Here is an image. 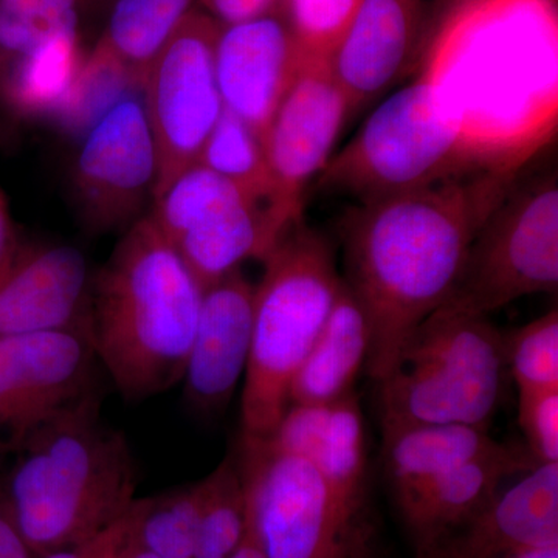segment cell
Instances as JSON below:
<instances>
[{
	"label": "cell",
	"instance_id": "12",
	"mask_svg": "<svg viewBox=\"0 0 558 558\" xmlns=\"http://www.w3.org/2000/svg\"><path fill=\"white\" fill-rule=\"evenodd\" d=\"M95 362L83 330L0 337V458L94 395Z\"/></svg>",
	"mask_w": 558,
	"mask_h": 558
},
{
	"label": "cell",
	"instance_id": "1",
	"mask_svg": "<svg viewBox=\"0 0 558 558\" xmlns=\"http://www.w3.org/2000/svg\"><path fill=\"white\" fill-rule=\"evenodd\" d=\"M517 182L495 168L362 202L343 220V281L366 312V373L387 379L418 326L444 306L470 244Z\"/></svg>",
	"mask_w": 558,
	"mask_h": 558
},
{
	"label": "cell",
	"instance_id": "32",
	"mask_svg": "<svg viewBox=\"0 0 558 558\" xmlns=\"http://www.w3.org/2000/svg\"><path fill=\"white\" fill-rule=\"evenodd\" d=\"M519 422L537 464L558 462V389L520 392Z\"/></svg>",
	"mask_w": 558,
	"mask_h": 558
},
{
	"label": "cell",
	"instance_id": "11",
	"mask_svg": "<svg viewBox=\"0 0 558 558\" xmlns=\"http://www.w3.org/2000/svg\"><path fill=\"white\" fill-rule=\"evenodd\" d=\"M159 159L142 97L124 94L90 124L72 171L80 215L94 233L137 222L154 199Z\"/></svg>",
	"mask_w": 558,
	"mask_h": 558
},
{
	"label": "cell",
	"instance_id": "28",
	"mask_svg": "<svg viewBox=\"0 0 558 558\" xmlns=\"http://www.w3.org/2000/svg\"><path fill=\"white\" fill-rule=\"evenodd\" d=\"M81 0H0V73L50 39L80 33Z\"/></svg>",
	"mask_w": 558,
	"mask_h": 558
},
{
	"label": "cell",
	"instance_id": "15",
	"mask_svg": "<svg viewBox=\"0 0 558 558\" xmlns=\"http://www.w3.org/2000/svg\"><path fill=\"white\" fill-rule=\"evenodd\" d=\"M92 275L72 245L21 241L0 269V337L86 332Z\"/></svg>",
	"mask_w": 558,
	"mask_h": 558
},
{
	"label": "cell",
	"instance_id": "25",
	"mask_svg": "<svg viewBox=\"0 0 558 558\" xmlns=\"http://www.w3.org/2000/svg\"><path fill=\"white\" fill-rule=\"evenodd\" d=\"M202 484H185L148 498H134L121 523L130 537L159 558H193Z\"/></svg>",
	"mask_w": 558,
	"mask_h": 558
},
{
	"label": "cell",
	"instance_id": "9",
	"mask_svg": "<svg viewBox=\"0 0 558 558\" xmlns=\"http://www.w3.org/2000/svg\"><path fill=\"white\" fill-rule=\"evenodd\" d=\"M153 202L149 218L204 289L245 259H263L282 236L263 205L202 165L180 172Z\"/></svg>",
	"mask_w": 558,
	"mask_h": 558
},
{
	"label": "cell",
	"instance_id": "5",
	"mask_svg": "<svg viewBox=\"0 0 558 558\" xmlns=\"http://www.w3.org/2000/svg\"><path fill=\"white\" fill-rule=\"evenodd\" d=\"M505 167L444 106L432 80L400 87L362 124L318 178L322 189L368 202Z\"/></svg>",
	"mask_w": 558,
	"mask_h": 558
},
{
	"label": "cell",
	"instance_id": "19",
	"mask_svg": "<svg viewBox=\"0 0 558 558\" xmlns=\"http://www.w3.org/2000/svg\"><path fill=\"white\" fill-rule=\"evenodd\" d=\"M537 465L529 450L506 446L498 453L451 470L399 501L416 553L428 549L451 529L480 512L497 497L502 481L513 473L531 472Z\"/></svg>",
	"mask_w": 558,
	"mask_h": 558
},
{
	"label": "cell",
	"instance_id": "6",
	"mask_svg": "<svg viewBox=\"0 0 558 558\" xmlns=\"http://www.w3.org/2000/svg\"><path fill=\"white\" fill-rule=\"evenodd\" d=\"M505 336L487 317L438 310L379 381L384 432L416 425L488 428L501 400Z\"/></svg>",
	"mask_w": 558,
	"mask_h": 558
},
{
	"label": "cell",
	"instance_id": "22",
	"mask_svg": "<svg viewBox=\"0 0 558 558\" xmlns=\"http://www.w3.org/2000/svg\"><path fill=\"white\" fill-rule=\"evenodd\" d=\"M505 447L488 435V428L470 425H416L384 432L385 464L398 502L451 470Z\"/></svg>",
	"mask_w": 558,
	"mask_h": 558
},
{
	"label": "cell",
	"instance_id": "23",
	"mask_svg": "<svg viewBox=\"0 0 558 558\" xmlns=\"http://www.w3.org/2000/svg\"><path fill=\"white\" fill-rule=\"evenodd\" d=\"M83 62L80 33L57 36L0 73V98L20 116L58 113Z\"/></svg>",
	"mask_w": 558,
	"mask_h": 558
},
{
	"label": "cell",
	"instance_id": "18",
	"mask_svg": "<svg viewBox=\"0 0 558 558\" xmlns=\"http://www.w3.org/2000/svg\"><path fill=\"white\" fill-rule=\"evenodd\" d=\"M558 545V462L539 464L417 558H508Z\"/></svg>",
	"mask_w": 558,
	"mask_h": 558
},
{
	"label": "cell",
	"instance_id": "26",
	"mask_svg": "<svg viewBox=\"0 0 558 558\" xmlns=\"http://www.w3.org/2000/svg\"><path fill=\"white\" fill-rule=\"evenodd\" d=\"M196 163L229 180L269 213L274 182L264 138L240 117L223 109Z\"/></svg>",
	"mask_w": 558,
	"mask_h": 558
},
{
	"label": "cell",
	"instance_id": "27",
	"mask_svg": "<svg viewBox=\"0 0 558 558\" xmlns=\"http://www.w3.org/2000/svg\"><path fill=\"white\" fill-rule=\"evenodd\" d=\"M202 497L193 558H231L247 534V502L236 457L229 454L201 480Z\"/></svg>",
	"mask_w": 558,
	"mask_h": 558
},
{
	"label": "cell",
	"instance_id": "8",
	"mask_svg": "<svg viewBox=\"0 0 558 558\" xmlns=\"http://www.w3.org/2000/svg\"><path fill=\"white\" fill-rule=\"evenodd\" d=\"M248 526L267 558H365V535L307 459L241 435Z\"/></svg>",
	"mask_w": 558,
	"mask_h": 558
},
{
	"label": "cell",
	"instance_id": "34",
	"mask_svg": "<svg viewBox=\"0 0 558 558\" xmlns=\"http://www.w3.org/2000/svg\"><path fill=\"white\" fill-rule=\"evenodd\" d=\"M219 25L240 24L281 13L284 0H201Z\"/></svg>",
	"mask_w": 558,
	"mask_h": 558
},
{
	"label": "cell",
	"instance_id": "7",
	"mask_svg": "<svg viewBox=\"0 0 558 558\" xmlns=\"http://www.w3.org/2000/svg\"><path fill=\"white\" fill-rule=\"evenodd\" d=\"M558 286L556 174L513 183L470 244L449 299L439 310L487 317L512 301Z\"/></svg>",
	"mask_w": 558,
	"mask_h": 558
},
{
	"label": "cell",
	"instance_id": "17",
	"mask_svg": "<svg viewBox=\"0 0 558 558\" xmlns=\"http://www.w3.org/2000/svg\"><path fill=\"white\" fill-rule=\"evenodd\" d=\"M253 304L255 286L241 270L204 289L182 379L186 403L199 414L226 409L244 379L252 348Z\"/></svg>",
	"mask_w": 558,
	"mask_h": 558
},
{
	"label": "cell",
	"instance_id": "14",
	"mask_svg": "<svg viewBox=\"0 0 558 558\" xmlns=\"http://www.w3.org/2000/svg\"><path fill=\"white\" fill-rule=\"evenodd\" d=\"M428 35V0H362L332 53L351 116L405 78Z\"/></svg>",
	"mask_w": 558,
	"mask_h": 558
},
{
	"label": "cell",
	"instance_id": "30",
	"mask_svg": "<svg viewBox=\"0 0 558 558\" xmlns=\"http://www.w3.org/2000/svg\"><path fill=\"white\" fill-rule=\"evenodd\" d=\"M505 336L506 366L520 392L558 389V312Z\"/></svg>",
	"mask_w": 558,
	"mask_h": 558
},
{
	"label": "cell",
	"instance_id": "33",
	"mask_svg": "<svg viewBox=\"0 0 558 558\" xmlns=\"http://www.w3.org/2000/svg\"><path fill=\"white\" fill-rule=\"evenodd\" d=\"M78 546L84 558H159L130 537L121 519Z\"/></svg>",
	"mask_w": 558,
	"mask_h": 558
},
{
	"label": "cell",
	"instance_id": "16",
	"mask_svg": "<svg viewBox=\"0 0 558 558\" xmlns=\"http://www.w3.org/2000/svg\"><path fill=\"white\" fill-rule=\"evenodd\" d=\"M303 60L282 13L220 25L215 68L223 109L266 137Z\"/></svg>",
	"mask_w": 558,
	"mask_h": 558
},
{
	"label": "cell",
	"instance_id": "40",
	"mask_svg": "<svg viewBox=\"0 0 558 558\" xmlns=\"http://www.w3.org/2000/svg\"><path fill=\"white\" fill-rule=\"evenodd\" d=\"M39 558H83V554L78 546H72V548L51 550Z\"/></svg>",
	"mask_w": 558,
	"mask_h": 558
},
{
	"label": "cell",
	"instance_id": "21",
	"mask_svg": "<svg viewBox=\"0 0 558 558\" xmlns=\"http://www.w3.org/2000/svg\"><path fill=\"white\" fill-rule=\"evenodd\" d=\"M295 454L315 465L343 512L359 521L366 495V435L355 392L307 413Z\"/></svg>",
	"mask_w": 558,
	"mask_h": 558
},
{
	"label": "cell",
	"instance_id": "36",
	"mask_svg": "<svg viewBox=\"0 0 558 558\" xmlns=\"http://www.w3.org/2000/svg\"><path fill=\"white\" fill-rule=\"evenodd\" d=\"M20 244L21 238L17 236L14 220L11 218L9 201L0 189V269L9 263Z\"/></svg>",
	"mask_w": 558,
	"mask_h": 558
},
{
	"label": "cell",
	"instance_id": "13",
	"mask_svg": "<svg viewBox=\"0 0 558 558\" xmlns=\"http://www.w3.org/2000/svg\"><path fill=\"white\" fill-rule=\"evenodd\" d=\"M351 117L329 58L304 57L264 137L274 182L269 218L279 234L301 220L304 190L319 178Z\"/></svg>",
	"mask_w": 558,
	"mask_h": 558
},
{
	"label": "cell",
	"instance_id": "37",
	"mask_svg": "<svg viewBox=\"0 0 558 558\" xmlns=\"http://www.w3.org/2000/svg\"><path fill=\"white\" fill-rule=\"evenodd\" d=\"M488 2V0H433L432 21H439L440 17H450L453 11L468 9L470 5Z\"/></svg>",
	"mask_w": 558,
	"mask_h": 558
},
{
	"label": "cell",
	"instance_id": "31",
	"mask_svg": "<svg viewBox=\"0 0 558 558\" xmlns=\"http://www.w3.org/2000/svg\"><path fill=\"white\" fill-rule=\"evenodd\" d=\"M362 0H284L288 21L304 57L329 58Z\"/></svg>",
	"mask_w": 558,
	"mask_h": 558
},
{
	"label": "cell",
	"instance_id": "29",
	"mask_svg": "<svg viewBox=\"0 0 558 558\" xmlns=\"http://www.w3.org/2000/svg\"><path fill=\"white\" fill-rule=\"evenodd\" d=\"M132 86L138 87L131 73L98 40L89 57L84 58L68 100L57 116L65 126L86 131Z\"/></svg>",
	"mask_w": 558,
	"mask_h": 558
},
{
	"label": "cell",
	"instance_id": "24",
	"mask_svg": "<svg viewBox=\"0 0 558 558\" xmlns=\"http://www.w3.org/2000/svg\"><path fill=\"white\" fill-rule=\"evenodd\" d=\"M193 0H116L100 43L126 68L138 89L146 70L189 16Z\"/></svg>",
	"mask_w": 558,
	"mask_h": 558
},
{
	"label": "cell",
	"instance_id": "41",
	"mask_svg": "<svg viewBox=\"0 0 558 558\" xmlns=\"http://www.w3.org/2000/svg\"><path fill=\"white\" fill-rule=\"evenodd\" d=\"M92 2H101V0H92Z\"/></svg>",
	"mask_w": 558,
	"mask_h": 558
},
{
	"label": "cell",
	"instance_id": "20",
	"mask_svg": "<svg viewBox=\"0 0 558 558\" xmlns=\"http://www.w3.org/2000/svg\"><path fill=\"white\" fill-rule=\"evenodd\" d=\"M369 348L368 315L341 281L329 317L290 385L289 407L325 405L352 395Z\"/></svg>",
	"mask_w": 558,
	"mask_h": 558
},
{
	"label": "cell",
	"instance_id": "3",
	"mask_svg": "<svg viewBox=\"0 0 558 558\" xmlns=\"http://www.w3.org/2000/svg\"><path fill=\"white\" fill-rule=\"evenodd\" d=\"M16 457L7 490L36 558L95 537L134 501L130 440L102 421L95 392L39 429Z\"/></svg>",
	"mask_w": 558,
	"mask_h": 558
},
{
	"label": "cell",
	"instance_id": "35",
	"mask_svg": "<svg viewBox=\"0 0 558 558\" xmlns=\"http://www.w3.org/2000/svg\"><path fill=\"white\" fill-rule=\"evenodd\" d=\"M0 558H36L22 537L7 490V470L0 465Z\"/></svg>",
	"mask_w": 558,
	"mask_h": 558
},
{
	"label": "cell",
	"instance_id": "39",
	"mask_svg": "<svg viewBox=\"0 0 558 558\" xmlns=\"http://www.w3.org/2000/svg\"><path fill=\"white\" fill-rule=\"evenodd\" d=\"M508 558H558V545L521 550V553L513 554Z\"/></svg>",
	"mask_w": 558,
	"mask_h": 558
},
{
	"label": "cell",
	"instance_id": "10",
	"mask_svg": "<svg viewBox=\"0 0 558 558\" xmlns=\"http://www.w3.org/2000/svg\"><path fill=\"white\" fill-rule=\"evenodd\" d=\"M219 28L207 13L191 10L140 84L159 159L154 199L196 165L222 116L215 68Z\"/></svg>",
	"mask_w": 558,
	"mask_h": 558
},
{
	"label": "cell",
	"instance_id": "2",
	"mask_svg": "<svg viewBox=\"0 0 558 558\" xmlns=\"http://www.w3.org/2000/svg\"><path fill=\"white\" fill-rule=\"evenodd\" d=\"M204 288L149 216L132 223L90 286L86 336L128 400L182 384Z\"/></svg>",
	"mask_w": 558,
	"mask_h": 558
},
{
	"label": "cell",
	"instance_id": "38",
	"mask_svg": "<svg viewBox=\"0 0 558 558\" xmlns=\"http://www.w3.org/2000/svg\"><path fill=\"white\" fill-rule=\"evenodd\" d=\"M231 558H267L252 527L247 526V534H245L244 542L241 543L240 549H238Z\"/></svg>",
	"mask_w": 558,
	"mask_h": 558
},
{
	"label": "cell",
	"instance_id": "4",
	"mask_svg": "<svg viewBox=\"0 0 558 558\" xmlns=\"http://www.w3.org/2000/svg\"><path fill=\"white\" fill-rule=\"evenodd\" d=\"M263 260L241 398V435L252 438H270L288 411L290 385L343 281L329 242L301 220L282 233Z\"/></svg>",
	"mask_w": 558,
	"mask_h": 558
}]
</instances>
